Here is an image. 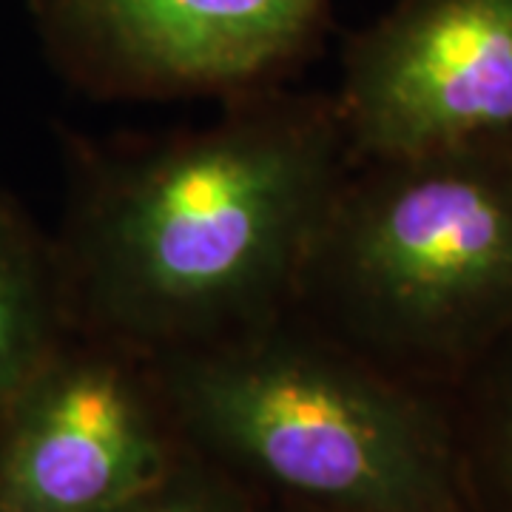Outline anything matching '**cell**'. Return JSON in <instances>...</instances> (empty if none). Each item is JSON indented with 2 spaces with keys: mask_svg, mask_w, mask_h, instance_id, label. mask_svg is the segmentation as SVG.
<instances>
[{
  "mask_svg": "<svg viewBox=\"0 0 512 512\" xmlns=\"http://www.w3.org/2000/svg\"><path fill=\"white\" fill-rule=\"evenodd\" d=\"M350 165L336 100L279 83L205 126L77 146L52 239L66 328L151 362L288 316Z\"/></svg>",
  "mask_w": 512,
  "mask_h": 512,
  "instance_id": "6da1fadb",
  "label": "cell"
},
{
  "mask_svg": "<svg viewBox=\"0 0 512 512\" xmlns=\"http://www.w3.org/2000/svg\"><path fill=\"white\" fill-rule=\"evenodd\" d=\"M185 447L316 512H478L450 393L299 313L151 359Z\"/></svg>",
  "mask_w": 512,
  "mask_h": 512,
  "instance_id": "7a4b0ae2",
  "label": "cell"
},
{
  "mask_svg": "<svg viewBox=\"0 0 512 512\" xmlns=\"http://www.w3.org/2000/svg\"><path fill=\"white\" fill-rule=\"evenodd\" d=\"M293 313L376 365L453 393L512 333V128L353 160Z\"/></svg>",
  "mask_w": 512,
  "mask_h": 512,
  "instance_id": "3957f363",
  "label": "cell"
},
{
  "mask_svg": "<svg viewBox=\"0 0 512 512\" xmlns=\"http://www.w3.org/2000/svg\"><path fill=\"white\" fill-rule=\"evenodd\" d=\"M183 447L151 362L69 333L0 410V512H106Z\"/></svg>",
  "mask_w": 512,
  "mask_h": 512,
  "instance_id": "277c9868",
  "label": "cell"
},
{
  "mask_svg": "<svg viewBox=\"0 0 512 512\" xmlns=\"http://www.w3.org/2000/svg\"><path fill=\"white\" fill-rule=\"evenodd\" d=\"M57 69L103 100L234 97L308 55L330 0H32Z\"/></svg>",
  "mask_w": 512,
  "mask_h": 512,
  "instance_id": "5b68a950",
  "label": "cell"
},
{
  "mask_svg": "<svg viewBox=\"0 0 512 512\" xmlns=\"http://www.w3.org/2000/svg\"><path fill=\"white\" fill-rule=\"evenodd\" d=\"M353 160L512 128V0H399L350 37L333 97Z\"/></svg>",
  "mask_w": 512,
  "mask_h": 512,
  "instance_id": "8992f818",
  "label": "cell"
},
{
  "mask_svg": "<svg viewBox=\"0 0 512 512\" xmlns=\"http://www.w3.org/2000/svg\"><path fill=\"white\" fill-rule=\"evenodd\" d=\"M66 336L55 245L0 194V410Z\"/></svg>",
  "mask_w": 512,
  "mask_h": 512,
  "instance_id": "52a82bcc",
  "label": "cell"
},
{
  "mask_svg": "<svg viewBox=\"0 0 512 512\" xmlns=\"http://www.w3.org/2000/svg\"><path fill=\"white\" fill-rule=\"evenodd\" d=\"M478 512H512V333L450 393Z\"/></svg>",
  "mask_w": 512,
  "mask_h": 512,
  "instance_id": "ba28073f",
  "label": "cell"
},
{
  "mask_svg": "<svg viewBox=\"0 0 512 512\" xmlns=\"http://www.w3.org/2000/svg\"><path fill=\"white\" fill-rule=\"evenodd\" d=\"M106 512H259L248 484L191 447L163 476Z\"/></svg>",
  "mask_w": 512,
  "mask_h": 512,
  "instance_id": "9c48e42d",
  "label": "cell"
},
{
  "mask_svg": "<svg viewBox=\"0 0 512 512\" xmlns=\"http://www.w3.org/2000/svg\"><path fill=\"white\" fill-rule=\"evenodd\" d=\"M293 512H316V510H305V507H293Z\"/></svg>",
  "mask_w": 512,
  "mask_h": 512,
  "instance_id": "30bf717a",
  "label": "cell"
}]
</instances>
